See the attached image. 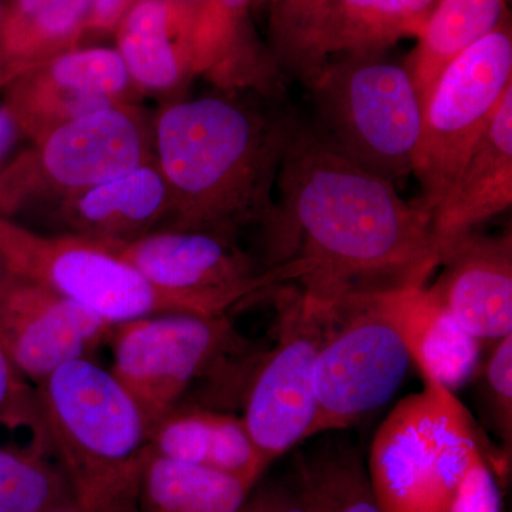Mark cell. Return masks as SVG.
<instances>
[{
	"label": "cell",
	"instance_id": "6da1fadb",
	"mask_svg": "<svg viewBox=\"0 0 512 512\" xmlns=\"http://www.w3.org/2000/svg\"><path fill=\"white\" fill-rule=\"evenodd\" d=\"M281 227L266 269L320 305L427 285L440 266L430 217L392 181L330 151L292 113L279 168Z\"/></svg>",
	"mask_w": 512,
	"mask_h": 512
},
{
	"label": "cell",
	"instance_id": "7a4b0ae2",
	"mask_svg": "<svg viewBox=\"0 0 512 512\" xmlns=\"http://www.w3.org/2000/svg\"><path fill=\"white\" fill-rule=\"evenodd\" d=\"M244 93L174 100L154 117L157 164L173 202L168 229L237 241L255 224L265 247L278 234L274 187L292 111L266 109Z\"/></svg>",
	"mask_w": 512,
	"mask_h": 512
},
{
	"label": "cell",
	"instance_id": "3957f363",
	"mask_svg": "<svg viewBox=\"0 0 512 512\" xmlns=\"http://www.w3.org/2000/svg\"><path fill=\"white\" fill-rule=\"evenodd\" d=\"M50 454L80 512H141L153 457L146 420L92 359L67 363L36 386Z\"/></svg>",
	"mask_w": 512,
	"mask_h": 512
},
{
	"label": "cell",
	"instance_id": "277c9868",
	"mask_svg": "<svg viewBox=\"0 0 512 512\" xmlns=\"http://www.w3.org/2000/svg\"><path fill=\"white\" fill-rule=\"evenodd\" d=\"M305 89L306 123L330 151L392 183L413 173L421 103L406 64L386 50L338 53Z\"/></svg>",
	"mask_w": 512,
	"mask_h": 512
},
{
	"label": "cell",
	"instance_id": "5b68a950",
	"mask_svg": "<svg viewBox=\"0 0 512 512\" xmlns=\"http://www.w3.org/2000/svg\"><path fill=\"white\" fill-rule=\"evenodd\" d=\"M387 414L370 446V485L383 512H447L471 461L484 454L456 394L427 373Z\"/></svg>",
	"mask_w": 512,
	"mask_h": 512
},
{
	"label": "cell",
	"instance_id": "8992f818",
	"mask_svg": "<svg viewBox=\"0 0 512 512\" xmlns=\"http://www.w3.org/2000/svg\"><path fill=\"white\" fill-rule=\"evenodd\" d=\"M156 160L153 121L131 101L55 128L0 173V218L57 202Z\"/></svg>",
	"mask_w": 512,
	"mask_h": 512
},
{
	"label": "cell",
	"instance_id": "52a82bcc",
	"mask_svg": "<svg viewBox=\"0 0 512 512\" xmlns=\"http://www.w3.org/2000/svg\"><path fill=\"white\" fill-rule=\"evenodd\" d=\"M325 311L313 370L316 412L309 439L349 429L386 406L413 365L382 295L346 299Z\"/></svg>",
	"mask_w": 512,
	"mask_h": 512
},
{
	"label": "cell",
	"instance_id": "ba28073f",
	"mask_svg": "<svg viewBox=\"0 0 512 512\" xmlns=\"http://www.w3.org/2000/svg\"><path fill=\"white\" fill-rule=\"evenodd\" d=\"M0 268L46 286L114 325L163 313L217 316L195 299L157 288L96 242L42 234L6 218H0Z\"/></svg>",
	"mask_w": 512,
	"mask_h": 512
},
{
	"label": "cell",
	"instance_id": "9c48e42d",
	"mask_svg": "<svg viewBox=\"0 0 512 512\" xmlns=\"http://www.w3.org/2000/svg\"><path fill=\"white\" fill-rule=\"evenodd\" d=\"M512 87L510 18L448 64L421 107V133L413 174L414 204L430 214Z\"/></svg>",
	"mask_w": 512,
	"mask_h": 512
},
{
	"label": "cell",
	"instance_id": "30bf717a",
	"mask_svg": "<svg viewBox=\"0 0 512 512\" xmlns=\"http://www.w3.org/2000/svg\"><path fill=\"white\" fill-rule=\"evenodd\" d=\"M109 342L110 373L137 404L148 433L184 402L192 384L248 346L227 315L191 313L116 323Z\"/></svg>",
	"mask_w": 512,
	"mask_h": 512
},
{
	"label": "cell",
	"instance_id": "8fae6325",
	"mask_svg": "<svg viewBox=\"0 0 512 512\" xmlns=\"http://www.w3.org/2000/svg\"><path fill=\"white\" fill-rule=\"evenodd\" d=\"M275 296V342L256 360L244 399L245 426L269 466L309 439L316 404L313 370L323 333L325 306L298 288L282 285Z\"/></svg>",
	"mask_w": 512,
	"mask_h": 512
},
{
	"label": "cell",
	"instance_id": "7c38bea8",
	"mask_svg": "<svg viewBox=\"0 0 512 512\" xmlns=\"http://www.w3.org/2000/svg\"><path fill=\"white\" fill-rule=\"evenodd\" d=\"M99 245L157 288L195 299L212 315H227L285 285L284 266L266 269L237 241L202 232L164 229L136 241Z\"/></svg>",
	"mask_w": 512,
	"mask_h": 512
},
{
	"label": "cell",
	"instance_id": "4fadbf2b",
	"mask_svg": "<svg viewBox=\"0 0 512 512\" xmlns=\"http://www.w3.org/2000/svg\"><path fill=\"white\" fill-rule=\"evenodd\" d=\"M114 323L52 289L0 268V345L33 386L90 359Z\"/></svg>",
	"mask_w": 512,
	"mask_h": 512
},
{
	"label": "cell",
	"instance_id": "5bb4252c",
	"mask_svg": "<svg viewBox=\"0 0 512 512\" xmlns=\"http://www.w3.org/2000/svg\"><path fill=\"white\" fill-rule=\"evenodd\" d=\"M131 89L116 49L77 47L6 84L2 103L32 143L70 121L130 101Z\"/></svg>",
	"mask_w": 512,
	"mask_h": 512
},
{
	"label": "cell",
	"instance_id": "9a60e30c",
	"mask_svg": "<svg viewBox=\"0 0 512 512\" xmlns=\"http://www.w3.org/2000/svg\"><path fill=\"white\" fill-rule=\"evenodd\" d=\"M440 278L430 288L457 322L480 342L512 333V235L457 239L441 255Z\"/></svg>",
	"mask_w": 512,
	"mask_h": 512
},
{
	"label": "cell",
	"instance_id": "2e32d148",
	"mask_svg": "<svg viewBox=\"0 0 512 512\" xmlns=\"http://www.w3.org/2000/svg\"><path fill=\"white\" fill-rule=\"evenodd\" d=\"M57 234L99 242L136 241L170 225L173 202L157 158L46 211Z\"/></svg>",
	"mask_w": 512,
	"mask_h": 512
},
{
	"label": "cell",
	"instance_id": "e0dca14e",
	"mask_svg": "<svg viewBox=\"0 0 512 512\" xmlns=\"http://www.w3.org/2000/svg\"><path fill=\"white\" fill-rule=\"evenodd\" d=\"M254 0H208L192 22V79L204 77L217 90L252 92L281 100L286 79L268 46L252 29L249 10Z\"/></svg>",
	"mask_w": 512,
	"mask_h": 512
},
{
	"label": "cell",
	"instance_id": "ac0fdd59",
	"mask_svg": "<svg viewBox=\"0 0 512 512\" xmlns=\"http://www.w3.org/2000/svg\"><path fill=\"white\" fill-rule=\"evenodd\" d=\"M512 204V87L453 183L430 214V231L441 255L478 225Z\"/></svg>",
	"mask_w": 512,
	"mask_h": 512
},
{
	"label": "cell",
	"instance_id": "d6986e66",
	"mask_svg": "<svg viewBox=\"0 0 512 512\" xmlns=\"http://www.w3.org/2000/svg\"><path fill=\"white\" fill-rule=\"evenodd\" d=\"M154 456L237 478L254 488L269 467L242 416L180 404L150 433Z\"/></svg>",
	"mask_w": 512,
	"mask_h": 512
},
{
	"label": "cell",
	"instance_id": "ffe728a7",
	"mask_svg": "<svg viewBox=\"0 0 512 512\" xmlns=\"http://www.w3.org/2000/svg\"><path fill=\"white\" fill-rule=\"evenodd\" d=\"M194 10L161 0H137L114 30L121 60L138 92L174 94L192 79Z\"/></svg>",
	"mask_w": 512,
	"mask_h": 512
},
{
	"label": "cell",
	"instance_id": "44dd1931",
	"mask_svg": "<svg viewBox=\"0 0 512 512\" xmlns=\"http://www.w3.org/2000/svg\"><path fill=\"white\" fill-rule=\"evenodd\" d=\"M382 298L419 373L451 392L474 376L481 342L457 322L430 286L384 293Z\"/></svg>",
	"mask_w": 512,
	"mask_h": 512
},
{
	"label": "cell",
	"instance_id": "7402d4cb",
	"mask_svg": "<svg viewBox=\"0 0 512 512\" xmlns=\"http://www.w3.org/2000/svg\"><path fill=\"white\" fill-rule=\"evenodd\" d=\"M92 0H3L0 56L6 84L80 47Z\"/></svg>",
	"mask_w": 512,
	"mask_h": 512
},
{
	"label": "cell",
	"instance_id": "603a6c76",
	"mask_svg": "<svg viewBox=\"0 0 512 512\" xmlns=\"http://www.w3.org/2000/svg\"><path fill=\"white\" fill-rule=\"evenodd\" d=\"M439 0H330L316 40L319 67L329 56L387 50L417 37Z\"/></svg>",
	"mask_w": 512,
	"mask_h": 512
},
{
	"label": "cell",
	"instance_id": "cb8c5ba5",
	"mask_svg": "<svg viewBox=\"0 0 512 512\" xmlns=\"http://www.w3.org/2000/svg\"><path fill=\"white\" fill-rule=\"evenodd\" d=\"M510 18L505 0H439L407 57L421 107L448 64Z\"/></svg>",
	"mask_w": 512,
	"mask_h": 512
},
{
	"label": "cell",
	"instance_id": "d4e9b609",
	"mask_svg": "<svg viewBox=\"0 0 512 512\" xmlns=\"http://www.w3.org/2000/svg\"><path fill=\"white\" fill-rule=\"evenodd\" d=\"M252 487L205 468L148 461L141 512H237Z\"/></svg>",
	"mask_w": 512,
	"mask_h": 512
},
{
	"label": "cell",
	"instance_id": "484cf974",
	"mask_svg": "<svg viewBox=\"0 0 512 512\" xmlns=\"http://www.w3.org/2000/svg\"><path fill=\"white\" fill-rule=\"evenodd\" d=\"M70 505H76L72 488L49 450L36 443L0 446V512H50Z\"/></svg>",
	"mask_w": 512,
	"mask_h": 512
},
{
	"label": "cell",
	"instance_id": "4316f807",
	"mask_svg": "<svg viewBox=\"0 0 512 512\" xmlns=\"http://www.w3.org/2000/svg\"><path fill=\"white\" fill-rule=\"evenodd\" d=\"M330 0H266L268 49L286 80L306 86L319 72L316 40Z\"/></svg>",
	"mask_w": 512,
	"mask_h": 512
},
{
	"label": "cell",
	"instance_id": "83f0119b",
	"mask_svg": "<svg viewBox=\"0 0 512 512\" xmlns=\"http://www.w3.org/2000/svg\"><path fill=\"white\" fill-rule=\"evenodd\" d=\"M315 491L320 512H383L367 468L348 441L332 440L309 458H299Z\"/></svg>",
	"mask_w": 512,
	"mask_h": 512
},
{
	"label": "cell",
	"instance_id": "f1b7e54d",
	"mask_svg": "<svg viewBox=\"0 0 512 512\" xmlns=\"http://www.w3.org/2000/svg\"><path fill=\"white\" fill-rule=\"evenodd\" d=\"M0 427H6V429L25 427L32 433V443L49 450L36 386H33L16 369L2 345H0Z\"/></svg>",
	"mask_w": 512,
	"mask_h": 512
},
{
	"label": "cell",
	"instance_id": "f546056e",
	"mask_svg": "<svg viewBox=\"0 0 512 512\" xmlns=\"http://www.w3.org/2000/svg\"><path fill=\"white\" fill-rule=\"evenodd\" d=\"M481 389L485 409L505 453L511 456L512 447V333L497 340L485 360L481 373Z\"/></svg>",
	"mask_w": 512,
	"mask_h": 512
},
{
	"label": "cell",
	"instance_id": "4dcf8cb0",
	"mask_svg": "<svg viewBox=\"0 0 512 512\" xmlns=\"http://www.w3.org/2000/svg\"><path fill=\"white\" fill-rule=\"evenodd\" d=\"M237 512H320L318 498L298 463L291 477L252 488Z\"/></svg>",
	"mask_w": 512,
	"mask_h": 512
},
{
	"label": "cell",
	"instance_id": "1f68e13d",
	"mask_svg": "<svg viewBox=\"0 0 512 512\" xmlns=\"http://www.w3.org/2000/svg\"><path fill=\"white\" fill-rule=\"evenodd\" d=\"M447 512H503L500 487L484 454L471 461Z\"/></svg>",
	"mask_w": 512,
	"mask_h": 512
},
{
	"label": "cell",
	"instance_id": "d6a6232c",
	"mask_svg": "<svg viewBox=\"0 0 512 512\" xmlns=\"http://www.w3.org/2000/svg\"><path fill=\"white\" fill-rule=\"evenodd\" d=\"M137 0H92L86 33H114Z\"/></svg>",
	"mask_w": 512,
	"mask_h": 512
},
{
	"label": "cell",
	"instance_id": "836d02e7",
	"mask_svg": "<svg viewBox=\"0 0 512 512\" xmlns=\"http://www.w3.org/2000/svg\"><path fill=\"white\" fill-rule=\"evenodd\" d=\"M25 140L22 131L5 104L0 103V173L5 170L15 154L20 141Z\"/></svg>",
	"mask_w": 512,
	"mask_h": 512
},
{
	"label": "cell",
	"instance_id": "e575fe53",
	"mask_svg": "<svg viewBox=\"0 0 512 512\" xmlns=\"http://www.w3.org/2000/svg\"><path fill=\"white\" fill-rule=\"evenodd\" d=\"M161 2L171 3V5L183 6V8H188L194 10L195 15H197L198 10L208 2V0H161Z\"/></svg>",
	"mask_w": 512,
	"mask_h": 512
},
{
	"label": "cell",
	"instance_id": "d590c367",
	"mask_svg": "<svg viewBox=\"0 0 512 512\" xmlns=\"http://www.w3.org/2000/svg\"><path fill=\"white\" fill-rule=\"evenodd\" d=\"M2 8H3V0H0V19H2ZM3 87H5V80H3L2 56H0V90H3Z\"/></svg>",
	"mask_w": 512,
	"mask_h": 512
},
{
	"label": "cell",
	"instance_id": "8d00e7d4",
	"mask_svg": "<svg viewBox=\"0 0 512 512\" xmlns=\"http://www.w3.org/2000/svg\"><path fill=\"white\" fill-rule=\"evenodd\" d=\"M50 512H80L76 505H70V507L59 508V510Z\"/></svg>",
	"mask_w": 512,
	"mask_h": 512
}]
</instances>
